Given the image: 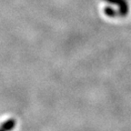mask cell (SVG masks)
Returning <instances> with one entry per match:
<instances>
[{
	"label": "cell",
	"instance_id": "cell-1",
	"mask_svg": "<svg viewBox=\"0 0 131 131\" xmlns=\"http://www.w3.org/2000/svg\"><path fill=\"white\" fill-rule=\"evenodd\" d=\"M106 3L118 6V13L121 16H126L128 12V4L127 0H104Z\"/></svg>",
	"mask_w": 131,
	"mask_h": 131
},
{
	"label": "cell",
	"instance_id": "cell-2",
	"mask_svg": "<svg viewBox=\"0 0 131 131\" xmlns=\"http://www.w3.org/2000/svg\"><path fill=\"white\" fill-rule=\"evenodd\" d=\"M105 13H106V16H115L116 14H117L116 10H114L112 7H109V6H106V7L105 8Z\"/></svg>",
	"mask_w": 131,
	"mask_h": 131
}]
</instances>
